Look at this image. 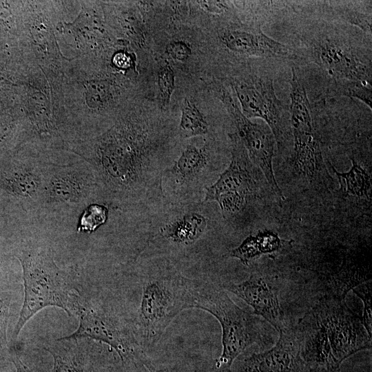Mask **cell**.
<instances>
[{
  "instance_id": "6da1fadb",
  "label": "cell",
  "mask_w": 372,
  "mask_h": 372,
  "mask_svg": "<svg viewBox=\"0 0 372 372\" xmlns=\"http://www.w3.org/2000/svg\"><path fill=\"white\" fill-rule=\"evenodd\" d=\"M156 127L132 110H123L100 134L73 144L72 152L92 167L103 203L121 213H134L167 202L164 171L172 164L163 156Z\"/></svg>"
},
{
  "instance_id": "7a4b0ae2",
  "label": "cell",
  "mask_w": 372,
  "mask_h": 372,
  "mask_svg": "<svg viewBox=\"0 0 372 372\" xmlns=\"http://www.w3.org/2000/svg\"><path fill=\"white\" fill-rule=\"evenodd\" d=\"M101 59L68 58L60 72L45 76L54 114L70 148L104 132L120 114L126 81L105 70Z\"/></svg>"
},
{
  "instance_id": "3957f363",
  "label": "cell",
  "mask_w": 372,
  "mask_h": 372,
  "mask_svg": "<svg viewBox=\"0 0 372 372\" xmlns=\"http://www.w3.org/2000/svg\"><path fill=\"white\" fill-rule=\"evenodd\" d=\"M19 229L10 252L21 267L24 296L10 344L16 342L26 323L46 307H59L75 316L81 297L76 270L56 264L49 232L34 223L21 224Z\"/></svg>"
},
{
  "instance_id": "277c9868",
  "label": "cell",
  "mask_w": 372,
  "mask_h": 372,
  "mask_svg": "<svg viewBox=\"0 0 372 372\" xmlns=\"http://www.w3.org/2000/svg\"><path fill=\"white\" fill-rule=\"evenodd\" d=\"M103 204L95 173L69 152H43V185L36 220L50 233L72 230L90 205Z\"/></svg>"
},
{
  "instance_id": "5b68a950",
  "label": "cell",
  "mask_w": 372,
  "mask_h": 372,
  "mask_svg": "<svg viewBox=\"0 0 372 372\" xmlns=\"http://www.w3.org/2000/svg\"><path fill=\"white\" fill-rule=\"evenodd\" d=\"M193 282L167 261L151 266L143 276L141 304L132 325L138 344L149 361L173 320L193 309Z\"/></svg>"
},
{
  "instance_id": "8992f818",
  "label": "cell",
  "mask_w": 372,
  "mask_h": 372,
  "mask_svg": "<svg viewBox=\"0 0 372 372\" xmlns=\"http://www.w3.org/2000/svg\"><path fill=\"white\" fill-rule=\"evenodd\" d=\"M193 309L214 316L222 329V352L212 366V372H229L236 359L249 347L262 341V322L256 315L238 307L220 286L194 280Z\"/></svg>"
},
{
  "instance_id": "52a82bcc",
  "label": "cell",
  "mask_w": 372,
  "mask_h": 372,
  "mask_svg": "<svg viewBox=\"0 0 372 372\" xmlns=\"http://www.w3.org/2000/svg\"><path fill=\"white\" fill-rule=\"evenodd\" d=\"M19 77L18 146L26 145L39 152H69L54 114L51 89L45 74L39 67H31Z\"/></svg>"
},
{
  "instance_id": "ba28073f",
  "label": "cell",
  "mask_w": 372,
  "mask_h": 372,
  "mask_svg": "<svg viewBox=\"0 0 372 372\" xmlns=\"http://www.w3.org/2000/svg\"><path fill=\"white\" fill-rule=\"evenodd\" d=\"M79 1H22L21 52L25 66H37L45 76L61 72L68 57L59 46L56 28Z\"/></svg>"
},
{
  "instance_id": "9c48e42d",
  "label": "cell",
  "mask_w": 372,
  "mask_h": 372,
  "mask_svg": "<svg viewBox=\"0 0 372 372\" xmlns=\"http://www.w3.org/2000/svg\"><path fill=\"white\" fill-rule=\"evenodd\" d=\"M43 185V152L23 145L0 161V196L9 202L18 221L36 220Z\"/></svg>"
},
{
  "instance_id": "30bf717a",
  "label": "cell",
  "mask_w": 372,
  "mask_h": 372,
  "mask_svg": "<svg viewBox=\"0 0 372 372\" xmlns=\"http://www.w3.org/2000/svg\"><path fill=\"white\" fill-rule=\"evenodd\" d=\"M75 316L79 326L68 336L101 342L113 349L122 360L131 358L149 360L138 344L132 321L121 317L110 305L81 296Z\"/></svg>"
},
{
  "instance_id": "8fae6325",
  "label": "cell",
  "mask_w": 372,
  "mask_h": 372,
  "mask_svg": "<svg viewBox=\"0 0 372 372\" xmlns=\"http://www.w3.org/2000/svg\"><path fill=\"white\" fill-rule=\"evenodd\" d=\"M314 306L324 324L337 368L340 369L342 362L356 353L371 349V337L362 318L347 306L344 296H326Z\"/></svg>"
},
{
  "instance_id": "7c38bea8",
  "label": "cell",
  "mask_w": 372,
  "mask_h": 372,
  "mask_svg": "<svg viewBox=\"0 0 372 372\" xmlns=\"http://www.w3.org/2000/svg\"><path fill=\"white\" fill-rule=\"evenodd\" d=\"M213 168L207 145L188 144L180 156L164 171L162 189L167 202L189 205L202 201Z\"/></svg>"
},
{
  "instance_id": "4fadbf2b",
  "label": "cell",
  "mask_w": 372,
  "mask_h": 372,
  "mask_svg": "<svg viewBox=\"0 0 372 372\" xmlns=\"http://www.w3.org/2000/svg\"><path fill=\"white\" fill-rule=\"evenodd\" d=\"M78 14L71 21L58 23L56 33L59 46L72 52V57L103 58L109 45L102 16V3L79 1Z\"/></svg>"
},
{
  "instance_id": "5bb4252c",
  "label": "cell",
  "mask_w": 372,
  "mask_h": 372,
  "mask_svg": "<svg viewBox=\"0 0 372 372\" xmlns=\"http://www.w3.org/2000/svg\"><path fill=\"white\" fill-rule=\"evenodd\" d=\"M52 372H114L120 360L108 346L87 338L61 337L45 345Z\"/></svg>"
},
{
  "instance_id": "9a60e30c",
  "label": "cell",
  "mask_w": 372,
  "mask_h": 372,
  "mask_svg": "<svg viewBox=\"0 0 372 372\" xmlns=\"http://www.w3.org/2000/svg\"><path fill=\"white\" fill-rule=\"evenodd\" d=\"M220 99L237 129L236 133L245 146L250 160L264 174L274 193L284 200V195L273 172V159L276 141L272 131L266 123H254L245 117L227 91L223 90Z\"/></svg>"
},
{
  "instance_id": "2e32d148",
  "label": "cell",
  "mask_w": 372,
  "mask_h": 372,
  "mask_svg": "<svg viewBox=\"0 0 372 372\" xmlns=\"http://www.w3.org/2000/svg\"><path fill=\"white\" fill-rule=\"evenodd\" d=\"M233 87L242 114L249 119H263L276 141L280 143L285 128L283 107L276 94L272 80L254 76L235 80Z\"/></svg>"
},
{
  "instance_id": "e0dca14e",
  "label": "cell",
  "mask_w": 372,
  "mask_h": 372,
  "mask_svg": "<svg viewBox=\"0 0 372 372\" xmlns=\"http://www.w3.org/2000/svg\"><path fill=\"white\" fill-rule=\"evenodd\" d=\"M231 372H309L300 353L293 330L279 332L276 344L262 352H243L234 362Z\"/></svg>"
},
{
  "instance_id": "ac0fdd59",
  "label": "cell",
  "mask_w": 372,
  "mask_h": 372,
  "mask_svg": "<svg viewBox=\"0 0 372 372\" xmlns=\"http://www.w3.org/2000/svg\"><path fill=\"white\" fill-rule=\"evenodd\" d=\"M231 143V161L218 178L207 188L203 203L215 201L227 192H237L254 198L260 187L259 169L251 162L236 133L229 134Z\"/></svg>"
},
{
  "instance_id": "d6986e66",
  "label": "cell",
  "mask_w": 372,
  "mask_h": 372,
  "mask_svg": "<svg viewBox=\"0 0 372 372\" xmlns=\"http://www.w3.org/2000/svg\"><path fill=\"white\" fill-rule=\"evenodd\" d=\"M290 115L293 136V167L303 177L318 180L327 171L311 110L294 109L290 111Z\"/></svg>"
},
{
  "instance_id": "ffe728a7",
  "label": "cell",
  "mask_w": 372,
  "mask_h": 372,
  "mask_svg": "<svg viewBox=\"0 0 372 372\" xmlns=\"http://www.w3.org/2000/svg\"><path fill=\"white\" fill-rule=\"evenodd\" d=\"M220 287L251 306L254 314L265 319L278 333L287 329L279 300L278 287L273 278L253 273L241 282H225Z\"/></svg>"
},
{
  "instance_id": "44dd1931",
  "label": "cell",
  "mask_w": 372,
  "mask_h": 372,
  "mask_svg": "<svg viewBox=\"0 0 372 372\" xmlns=\"http://www.w3.org/2000/svg\"><path fill=\"white\" fill-rule=\"evenodd\" d=\"M313 48L316 62L337 80L370 85L371 66L351 47L335 39L322 37Z\"/></svg>"
},
{
  "instance_id": "7402d4cb",
  "label": "cell",
  "mask_w": 372,
  "mask_h": 372,
  "mask_svg": "<svg viewBox=\"0 0 372 372\" xmlns=\"http://www.w3.org/2000/svg\"><path fill=\"white\" fill-rule=\"evenodd\" d=\"M228 50L245 56L287 57L291 52L285 45L265 34L260 28H227L218 34Z\"/></svg>"
},
{
  "instance_id": "603a6c76",
  "label": "cell",
  "mask_w": 372,
  "mask_h": 372,
  "mask_svg": "<svg viewBox=\"0 0 372 372\" xmlns=\"http://www.w3.org/2000/svg\"><path fill=\"white\" fill-rule=\"evenodd\" d=\"M181 205L180 211L162 221L159 237L174 246H187L198 240L206 231L207 218L199 211Z\"/></svg>"
},
{
  "instance_id": "cb8c5ba5",
  "label": "cell",
  "mask_w": 372,
  "mask_h": 372,
  "mask_svg": "<svg viewBox=\"0 0 372 372\" xmlns=\"http://www.w3.org/2000/svg\"><path fill=\"white\" fill-rule=\"evenodd\" d=\"M329 163L338 178L343 194L356 198H369L371 187V176L354 158H351V168L344 172L337 171Z\"/></svg>"
},
{
  "instance_id": "d4e9b609",
  "label": "cell",
  "mask_w": 372,
  "mask_h": 372,
  "mask_svg": "<svg viewBox=\"0 0 372 372\" xmlns=\"http://www.w3.org/2000/svg\"><path fill=\"white\" fill-rule=\"evenodd\" d=\"M14 291L0 290V372H10L12 364L8 329L15 299Z\"/></svg>"
},
{
  "instance_id": "484cf974",
  "label": "cell",
  "mask_w": 372,
  "mask_h": 372,
  "mask_svg": "<svg viewBox=\"0 0 372 372\" xmlns=\"http://www.w3.org/2000/svg\"><path fill=\"white\" fill-rule=\"evenodd\" d=\"M209 133V125L196 104L187 98L183 102L178 135L182 139L205 136Z\"/></svg>"
},
{
  "instance_id": "4316f807",
  "label": "cell",
  "mask_w": 372,
  "mask_h": 372,
  "mask_svg": "<svg viewBox=\"0 0 372 372\" xmlns=\"http://www.w3.org/2000/svg\"><path fill=\"white\" fill-rule=\"evenodd\" d=\"M109 207L95 203L87 207L80 215L74 231L78 234H91L107 220Z\"/></svg>"
},
{
  "instance_id": "83f0119b",
  "label": "cell",
  "mask_w": 372,
  "mask_h": 372,
  "mask_svg": "<svg viewBox=\"0 0 372 372\" xmlns=\"http://www.w3.org/2000/svg\"><path fill=\"white\" fill-rule=\"evenodd\" d=\"M158 101L161 109L165 110L170 104L171 97L175 89V74L172 67L165 64L157 73Z\"/></svg>"
},
{
  "instance_id": "f1b7e54d",
  "label": "cell",
  "mask_w": 372,
  "mask_h": 372,
  "mask_svg": "<svg viewBox=\"0 0 372 372\" xmlns=\"http://www.w3.org/2000/svg\"><path fill=\"white\" fill-rule=\"evenodd\" d=\"M260 256L276 255L281 252L291 241L282 239L277 234L268 230L255 234Z\"/></svg>"
},
{
  "instance_id": "f546056e",
  "label": "cell",
  "mask_w": 372,
  "mask_h": 372,
  "mask_svg": "<svg viewBox=\"0 0 372 372\" xmlns=\"http://www.w3.org/2000/svg\"><path fill=\"white\" fill-rule=\"evenodd\" d=\"M249 198L237 192H227L220 194L215 200L220 207L225 218L239 213L245 207Z\"/></svg>"
},
{
  "instance_id": "4dcf8cb0",
  "label": "cell",
  "mask_w": 372,
  "mask_h": 372,
  "mask_svg": "<svg viewBox=\"0 0 372 372\" xmlns=\"http://www.w3.org/2000/svg\"><path fill=\"white\" fill-rule=\"evenodd\" d=\"M353 291L360 298L363 302L364 309L362 320L365 329L369 336L371 337V282H367L366 284L360 285L359 286H355Z\"/></svg>"
},
{
  "instance_id": "1f68e13d",
  "label": "cell",
  "mask_w": 372,
  "mask_h": 372,
  "mask_svg": "<svg viewBox=\"0 0 372 372\" xmlns=\"http://www.w3.org/2000/svg\"><path fill=\"white\" fill-rule=\"evenodd\" d=\"M114 372H163L158 370L151 363L138 358H131L118 361Z\"/></svg>"
},
{
  "instance_id": "d6a6232c",
  "label": "cell",
  "mask_w": 372,
  "mask_h": 372,
  "mask_svg": "<svg viewBox=\"0 0 372 372\" xmlns=\"http://www.w3.org/2000/svg\"><path fill=\"white\" fill-rule=\"evenodd\" d=\"M165 51L169 56L179 62L187 61L192 52L190 45L183 40L172 41L166 45Z\"/></svg>"
},
{
  "instance_id": "836d02e7",
  "label": "cell",
  "mask_w": 372,
  "mask_h": 372,
  "mask_svg": "<svg viewBox=\"0 0 372 372\" xmlns=\"http://www.w3.org/2000/svg\"><path fill=\"white\" fill-rule=\"evenodd\" d=\"M10 355L16 372H50L48 369L39 365H30L25 362L20 349L16 343L10 344Z\"/></svg>"
},
{
  "instance_id": "e575fe53",
  "label": "cell",
  "mask_w": 372,
  "mask_h": 372,
  "mask_svg": "<svg viewBox=\"0 0 372 372\" xmlns=\"http://www.w3.org/2000/svg\"><path fill=\"white\" fill-rule=\"evenodd\" d=\"M198 3L204 10L211 13H222L227 8L224 1H200Z\"/></svg>"
},
{
  "instance_id": "d590c367",
  "label": "cell",
  "mask_w": 372,
  "mask_h": 372,
  "mask_svg": "<svg viewBox=\"0 0 372 372\" xmlns=\"http://www.w3.org/2000/svg\"><path fill=\"white\" fill-rule=\"evenodd\" d=\"M163 372H165V371H163ZM190 372H193V371H190Z\"/></svg>"
},
{
  "instance_id": "8d00e7d4",
  "label": "cell",
  "mask_w": 372,
  "mask_h": 372,
  "mask_svg": "<svg viewBox=\"0 0 372 372\" xmlns=\"http://www.w3.org/2000/svg\"><path fill=\"white\" fill-rule=\"evenodd\" d=\"M229 372H231V371H229Z\"/></svg>"
}]
</instances>
